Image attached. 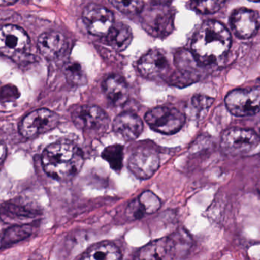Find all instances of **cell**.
<instances>
[{"label": "cell", "instance_id": "obj_2", "mask_svg": "<svg viewBox=\"0 0 260 260\" xmlns=\"http://www.w3.org/2000/svg\"><path fill=\"white\" fill-rule=\"evenodd\" d=\"M44 171L59 181L73 180L82 169L84 156L75 143L67 140L52 143L42 154Z\"/></svg>", "mask_w": 260, "mask_h": 260}, {"label": "cell", "instance_id": "obj_6", "mask_svg": "<svg viewBox=\"0 0 260 260\" xmlns=\"http://www.w3.org/2000/svg\"><path fill=\"white\" fill-rule=\"evenodd\" d=\"M148 125L157 132L172 134L180 131L185 123V115L177 108L157 107L145 117Z\"/></svg>", "mask_w": 260, "mask_h": 260}, {"label": "cell", "instance_id": "obj_27", "mask_svg": "<svg viewBox=\"0 0 260 260\" xmlns=\"http://www.w3.org/2000/svg\"><path fill=\"white\" fill-rule=\"evenodd\" d=\"M111 3L124 14L138 13L142 12L144 8V2L142 1H112Z\"/></svg>", "mask_w": 260, "mask_h": 260}, {"label": "cell", "instance_id": "obj_15", "mask_svg": "<svg viewBox=\"0 0 260 260\" xmlns=\"http://www.w3.org/2000/svg\"><path fill=\"white\" fill-rule=\"evenodd\" d=\"M230 22L234 33L240 38H251L259 30V16L257 12L252 9H235L231 15Z\"/></svg>", "mask_w": 260, "mask_h": 260}, {"label": "cell", "instance_id": "obj_33", "mask_svg": "<svg viewBox=\"0 0 260 260\" xmlns=\"http://www.w3.org/2000/svg\"><path fill=\"white\" fill-rule=\"evenodd\" d=\"M259 82H260V79H259Z\"/></svg>", "mask_w": 260, "mask_h": 260}, {"label": "cell", "instance_id": "obj_16", "mask_svg": "<svg viewBox=\"0 0 260 260\" xmlns=\"http://www.w3.org/2000/svg\"><path fill=\"white\" fill-rule=\"evenodd\" d=\"M177 73L171 76L170 80L176 85H186L198 79V61L192 53L187 50H180L175 56Z\"/></svg>", "mask_w": 260, "mask_h": 260}, {"label": "cell", "instance_id": "obj_24", "mask_svg": "<svg viewBox=\"0 0 260 260\" xmlns=\"http://www.w3.org/2000/svg\"><path fill=\"white\" fill-rule=\"evenodd\" d=\"M102 157L109 163L111 169L118 172L123 167V147L120 145L108 147L102 153Z\"/></svg>", "mask_w": 260, "mask_h": 260}, {"label": "cell", "instance_id": "obj_11", "mask_svg": "<svg viewBox=\"0 0 260 260\" xmlns=\"http://www.w3.org/2000/svg\"><path fill=\"white\" fill-rule=\"evenodd\" d=\"M181 256L171 235L148 243L138 250L135 260H174Z\"/></svg>", "mask_w": 260, "mask_h": 260}, {"label": "cell", "instance_id": "obj_14", "mask_svg": "<svg viewBox=\"0 0 260 260\" xmlns=\"http://www.w3.org/2000/svg\"><path fill=\"white\" fill-rule=\"evenodd\" d=\"M129 169L137 178L147 180L151 178L160 166L158 154L151 149H141L132 154Z\"/></svg>", "mask_w": 260, "mask_h": 260}, {"label": "cell", "instance_id": "obj_17", "mask_svg": "<svg viewBox=\"0 0 260 260\" xmlns=\"http://www.w3.org/2000/svg\"><path fill=\"white\" fill-rule=\"evenodd\" d=\"M38 45L43 56L53 61L61 57L65 53L68 43L65 36L60 32L49 31L39 37Z\"/></svg>", "mask_w": 260, "mask_h": 260}, {"label": "cell", "instance_id": "obj_19", "mask_svg": "<svg viewBox=\"0 0 260 260\" xmlns=\"http://www.w3.org/2000/svg\"><path fill=\"white\" fill-rule=\"evenodd\" d=\"M104 90L107 97L114 105H123L129 99V87L126 80L119 75L110 76L104 83Z\"/></svg>", "mask_w": 260, "mask_h": 260}, {"label": "cell", "instance_id": "obj_1", "mask_svg": "<svg viewBox=\"0 0 260 260\" xmlns=\"http://www.w3.org/2000/svg\"><path fill=\"white\" fill-rule=\"evenodd\" d=\"M232 45L229 29L218 21H205L194 35L192 54L198 63L210 64L222 57Z\"/></svg>", "mask_w": 260, "mask_h": 260}, {"label": "cell", "instance_id": "obj_10", "mask_svg": "<svg viewBox=\"0 0 260 260\" xmlns=\"http://www.w3.org/2000/svg\"><path fill=\"white\" fill-rule=\"evenodd\" d=\"M30 39L25 31L12 24L0 27V55L13 57L25 51Z\"/></svg>", "mask_w": 260, "mask_h": 260}, {"label": "cell", "instance_id": "obj_7", "mask_svg": "<svg viewBox=\"0 0 260 260\" xmlns=\"http://www.w3.org/2000/svg\"><path fill=\"white\" fill-rule=\"evenodd\" d=\"M59 115L47 108L35 110L27 114L20 125V132L26 138L54 129L59 125Z\"/></svg>", "mask_w": 260, "mask_h": 260}, {"label": "cell", "instance_id": "obj_32", "mask_svg": "<svg viewBox=\"0 0 260 260\" xmlns=\"http://www.w3.org/2000/svg\"><path fill=\"white\" fill-rule=\"evenodd\" d=\"M30 260H43L42 259H38V258H35V259H32Z\"/></svg>", "mask_w": 260, "mask_h": 260}, {"label": "cell", "instance_id": "obj_20", "mask_svg": "<svg viewBox=\"0 0 260 260\" xmlns=\"http://www.w3.org/2000/svg\"><path fill=\"white\" fill-rule=\"evenodd\" d=\"M121 251L115 244L103 241L88 249L79 260H122Z\"/></svg>", "mask_w": 260, "mask_h": 260}, {"label": "cell", "instance_id": "obj_28", "mask_svg": "<svg viewBox=\"0 0 260 260\" xmlns=\"http://www.w3.org/2000/svg\"><path fill=\"white\" fill-rule=\"evenodd\" d=\"M146 215L145 209L137 198L133 200L127 206L125 215L129 221H137Z\"/></svg>", "mask_w": 260, "mask_h": 260}, {"label": "cell", "instance_id": "obj_30", "mask_svg": "<svg viewBox=\"0 0 260 260\" xmlns=\"http://www.w3.org/2000/svg\"><path fill=\"white\" fill-rule=\"evenodd\" d=\"M6 153H7L6 147L5 146L4 143L0 142V164L4 161L6 157Z\"/></svg>", "mask_w": 260, "mask_h": 260}, {"label": "cell", "instance_id": "obj_31", "mask_svg": "<svg viewBox=\"0 0 260 260\" xmlns=\"http://www.w3.org/2000/svg\"><path fill=\"white\" fill-rule=\"evenodd\" d=\"M258 191H259V192L260 194V181H259V184H258Z\"/></svg>", "mask_w": 260, "mask_h": 260}, {"label": "cell", "instance_id": "obj_18", "mask_svg": "<svg viewBox=\"0 0 260 260\" xmlns=\"http://www.w3.org/2000/svg\"><path fill=\"white\" fill-rule=\"evenodd\" d=\"M113 128L116 134L124 139L136 140L143 131V123L137 114L133 112H123L119 114L113 122Z\"/></svg>", "mask_w": 260, "mask_h": 260}, {"label": "cell", "instance_id": "obj_9", "mask_svg": "<svg viewBox=\"0 0 260 260\" xmlns=\"http://www.w3.org/2000/svg\"><path fill=\"white\" fill-rule=\"evenodd\" d=\"M41 215V211L19 200L6 201L0 206V219L6 224L27 225Z\"/></svg>", "mask_w": 260, "mask_h": 260}, {"label": "cell", "instance_id": "obj_29", "mask_svg": "<svg viewBox=\"0 0 260 260\" xmlns=\"http://www.w3.org/2000/svg\"><path fill=\"white\" fill-rule=\"evenodd\" d=\"M214 102V99L205 95H196L192 97V104L197 109H206L212 106Z\"/></svg>", "mask_w": 260, "mask_h": 260}, {"label": "cell", "instance_id": "obj_25", "mask_svg": "<svg viewBox=\"0 0 260 260\" xmlns=\"http://www.w3.org/2000/svg\"><path fill=\"white\" fill-rule=\"evenodd\" d=\"M138 199L145 209L146 215L155 213L161 206L160 198L151 191H145L139 195Z\"/></svg>", "mask_w": 260, "mask_h": 260}, {"label": "cell", "instance_id": "obj_13", "mask_svg": "<svg viewBox=\"0 0 260 260\" xmlns=\"http://www.w3.org/2000/svg\"><path fill=\"white\" fill-rule=\"evenodd\" d=\"M138 70L142 76L148 79L163 78L169 72V60L163 50L152 49L139 60Z\"/></svg>", "mask_w": 260, "mask_h": 260}, {"label": "cell", "instance_id": "obj_12", "mask_svg": "<svg viewBox=\"0 0 260 260\" xmlns=\"http://www.w3.org/2000/svg\"><path fill=\"white\" fill-rule=\"evenodd\" d=\"M72 119L78 128L84 131H97L107 126L108 114L95 105H81L73 110Z\"/></svg>", "mask_w": 260, "mask_h": 260}, {"label": "cell", "instance_id": "obj_8", "mask_svg": "<svg viewBox=\"0 0 260 260\" xmlns=\"http://www.w3.org/2000/svg\"><path fill=\"white\" fill-rule=\"evenodd\" d=\"M82 18L88 32L95 36H106L114 24L112 12L95 3L86 6L82 12Z\"/></svg>", "mask_w": 260, "mask_h": 260}, {"label": "cell", "instance_id": "obj_4", "mask_svg": "<svg viewBox=\"0 0 260 260\" xmlns=\"http://www.w3.org/2000/svg\"><path fill=\"white\" fill-rule=\"evenodd\" d=\"M259 142V135L253 130L232 128L221 134L220 146L224 154L238 156L253 151Z\"/></svg>", "mask_w": 260, "mask_h": 260}, {"label": "cell", "instance_id": "obj_21", "mask_svg": "<svg viewBox=\"0 0 260 260\" xmlns=\"http://www.w3.org/2000/svg\"><path fill=\"white\" fill-rule=\"evenodd\" d=\"M106 42L117 51H123L131 44L133 34L127 24L122 22L114 23L108 35Z\"/></svg>", "mask_w": 260, "mask_h": 260}, {"label": "cell", "instance_id": "obj_5", "mask_svg": "<svg viewBox=\"0 0 260 260\" xmlns=\"http://www.w3.org/2000/svg\"><path fill=\"white\" fill-rule=\"evenodd\" d=\"M226 107L234 115L247 117L260 111V86L232 90L226 96Z\"/></svg>", "mask_w": 260, "mask_h": 260}, {"label": "cell", "instance_id": "obj_3", "mask_svg": "<svg viewBox=\"0 0 260 260\" xmlns=\"http://www.w3.org/2000/svg\"><path fill=\"white\" fill-rule=\"evenodd\" d=\"M174 13L166 3H156L147 8L142 16V27L155 38H165L174 29Z\"/></svg>", "mask_w": 260, "mask_h": 260}, {"label": "cell", "instance_id": "obj_22", "mask_svg": "<svg viewBox=\"0 0 260 260\" xmlns=\"http://www.w3.org/2000/svg\"><path fill=\"white\" fill-rule=\"evenodd\" d=\"M30 226L15 225L0 235V250L11 247L20 241L27 239L31 235Z\"/></svg>", "mask_w": 260, "mask_h": 260}, {"label": "cell", "instance_id": "obj_23", "mask_svg": "<svg viewBox=\"0 0 260 260\" xmlns=\"http://www.w3.org/2000/svg\"><path fill=\"white\" fill-rule=\"evenodd\" d=\"M63 72L67 81L71 85L82 86L88 82L86 73L82 64L78 61L73 60L67 61L64 64Z\"/></svg>", "mask_w": 260, "mask_h": 260}, {"label": "cell", "instance_id": "obj_26", "mask_svg": "<svg viewBox=\"0 0 260 260\" xmlns=\"http://www.w3.org/2000/svg\"><path fill=\"white\" fill-rule=\"evenodd\" d=\"M224 4V1L192 2L191 6L201 13L211 14L218 12Z\"/></svg>", "mask_w": 260, "mask_h": 260}]
</instances>
